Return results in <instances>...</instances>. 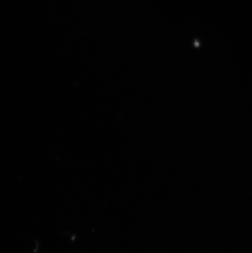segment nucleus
Instances as JSON below:
<instances>
[]
</instances>
